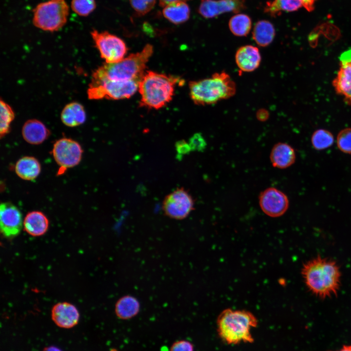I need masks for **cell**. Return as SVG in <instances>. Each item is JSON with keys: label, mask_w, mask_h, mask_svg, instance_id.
<instances>
[{"label": "cell", "mask_w": 351, "mask_h": 351, "mask_svg": "<svg viewBox=\"0 0 351 351\" xmlns=\"http://www.w3.org/2000/svg\"><path fill=\"white\" fill-rule=\"evenodd\" d=\"M160 6L161 7H165L167 5L171 3L176 1H184L186 2L189 0H158Z\"/></svg>", "instance_id": "37"}, {"label": "cell", "mask_w": 351, "mask_h": 351, "mask_svg": "<svg viewBox=\"0 0 351 351\" xmlns=\"http://www.w3.org/2000/svg\"><path fill=\"white\" fill-rule=\"evenodd\" d=\"M269 117V113L265 109H260L256 113L257 118L261 121H264L266 120Z\"/></svg>", "instance_id": "35"}, {"label": "cell", "mask_w": 351, "mask_h": 351, "mask_svg": "<svg viewBox=\"0 0 351 351\" xmlns=\"http://www.w3.org/2000/svg\"><path fill=\"white\" fill-rule=\"evenodd\" d=\"M140 80L115 81L92 77L87 90L90 99H122L131 97L138 89Z\"/></svg>", "instance_id": "7"}, {"label": "cell", "mask_w": 351, "mask_h": 351, "mask_svg": "<svg viewBox=\"0 0 351 351\" xmlns=\"http://www.w3.org/2000/svg\"><path fill=\"white\" fill-rule=\"evenodd\" d=\"M259 202L262 211L273 217L283 215L287 211L289 204L287 195L273 187L268 188L261 193Z\"/></svg>", "instance_id": "11"}, {"label": "cell", "mask_w": 351, "mask_h": 351, "mask_svg": "<svg viewBox=\"0 0 351 351\" xmlns=\"http://www.w3.org/2000/svg\"><path fill=\"white\" fill-rule=\"evenodd\" d=\"M15 170L20 178L31 181L35 179L41 171V166L38 160L33 156H25L16 162Z\"/></svg>", "instance_id": "20"}, {"label": "cell", "mask_w": 351, "mask_h": 351, "mask_svg": "<svg viewBox=\"0 0 351 351\" xmlns=\"http://www.w3.org/2000/svg\"><path fill=\"white\" fill-rule=\"evenodd\" d=\"M334 141L333 134L329 130L318 129L312 135L311 143L314 149L323 150L332 146Z\"/></svg>", "instance_id": "27"}, {"label": "cell", "mask_w": 351, "mask_h": 351, "mask_svg": "<svg viewBox=\"0 0 351 351\" xmlns=\"http://www.w3.org/2000/svg\"><path fill=\"white\" fill-rule=\"evenodd\" d=\"M71 7L77 15L86 17L95 9L96 3L95 0H72Z\"/></svg>", "instance_id": "29"}, {"label": "cell", "mask_w": 351, "mask_h": 351, "mask_svg": "<svg viewBox=\"0 0 351 351\" xmlns=\"http://www.w3.org/2000/svg\"><path fill=\"white\" fill-rule=\"evenodd\" d=\"M82 153L80 145L75 140L63 137L57 140L53 145L52 155L60 167L58 174H62L67 169L78 165Z\"/></svg>", "instance_id": "9"}, {"label": "cell", "mask_w": 351, "mask_h": 351, "mask_svg": "<svg viewBox=\"0 0 351 351\" xmlns=\"http://www.w3.org/2000/svg\"><path fill=\"white\" fill-rule=\"evenodd\" d=\"M335 351H351V345H344L340 350Z\"/></svg>", "instance_id": "39"}, {"label": "cell", "mask_w": 351, "mask_h": 351, "mask_svg": "<svg viewBox=\"0 0 351 351\" xmlns=\"http://www.w3.org/2000/svg\"><path fill=\"white\" fill-rule=\"evenodd\" d=\"M257 320L251 312L245 310H223L217 319V332L220 337L229 344H237L242 342L253 343L251 332L256 327Z\"/></svg>", "instance_id": "5"}, {"label": "cell", "mask_w": 351, "mask_h": 351, "mask_svg": "<svg viewBox=\"0 0 351 351\" xmlns=\"http://www.w3.org/2000/svg\"><path fill=\"white\" fill-rule=\"evenodd\" d=\"M86 117V113L83 106L77 102H72L66 105L60 115L62 123L71 127L83 124Z\"/></svg>", "instance_id": "22"}, {"label": "cell", "mask_w": 351, "mask_h": 351, "mask_svg": "<svg viewBox=\"0 0 351 351\" xmlns=\"http://www.w3.org/2000/svg\"><path fill=\"white\" fill-rule=\"evenodd\" d=\"M301 274L307 288L316 296L325 299L337 295L341 273L335 261L319 255L304 264Z\"/></svg>", "instance_id": "1"}, {"label": "cell", "mask_w": 351, "mask_h": 351, "mask_svg": "<svg viewBox=\"0 0 351 351\" xmlns=\"http://www.w3.org/2000/svg\"><path fill=\"white\" fill-rule=\"evenodd\" d=\"M80 314L77 307L68 302H59L51 310V318L58 327L71 329L78 323Z\"/></svg>", "instance_id": "14"}, {"label": "cell", "mask_w": 351, "mask_h": 351, "mask_svg": "<svg viewBox=\"0 0 351 351\" xmlns=\"http://www.w3.org/2000/svg\"><path fill=\"white\" fill-rule=\"evenodd\" d=\"M229 26L231 32L238 37L245 36L249 33L252 21L250 18L244 14H238L229 20Z\"/></svg>", "instance_id": "26"}, {"label": "cell", "mask_w": 351, "mask_h": 351, "mask_svg": "<svg viewBox=\"0 0 351 351\" xmlns=\"http://www.w3.org/2000/svg\"><path fill=\"white\" fill-rule=\"evenodd\" d=\"M170 351H194V346L188 340H180L172 345Z\"/></svg>", "instance_id": "33"}, {"label": "cell", "mask_w": 351, "mask_h": 351, "mask_svg": "<svg viewBox=\"0 0 351 351\" xmlns=\"http://www.w3.org/2000/svg\"><path fill=\"white\" fill-rule=\"evenodd\" d=\"M22 214L19 209L9 202L0 205V228L6 238L14 237L20 233L23 226Z\"/></svg>", "instance_id": "12"}, {"label": "cell", "mask_w": 351, "mask_h": 351, "mask_svg": "<svg viewBox=\"0 0 351 351\" xmlns=\"http://www.w3.org/2000/svg\"><path fill=\"white\" fill-rule=\"evenodd\" d=\"M140 303L138 299L130 295L121 297L115 304L116 316L122 320H128L136 316L139 312Z\"/></svg>", "instance_id": "21"}, {"label": "cell", "mask_w": 351, "mask_h": 351, "mask_svg": "<svg viewBox=\"0 0 351 351\" xmlns=\"http://www.w3.org/2000/svg\"><path fill=\"white\" fill-rule=\"evenodd\" d=\"M189 145L192 150L201 151L206 146V142L203 137L199 133L194 134L190 139Z\"/></svg>", "instance_id": "32"}, {"label": "cell", "mask_w": 351, "mask_h": 351, "mask_svg": "<svg viewBox=\"0 0 351 351\" xmlns=\"http://www.w3.org/2000/svg\"><path fill=\"white\" fill-rule=\"evenodd\" d=\"M336 144L340 151L346 154H351V128H344L338 133Z\"/></svg>", "instance_id": "30"}, {"label": "cell", "mask_w": 351, "mask_h": 351, "mask_svg": "<svg viewBox=\"0 0 351 351\" xmlns=\"http://www.w3.org/2000/svg\"><path fill=\"white\" fill-rule=\"evenodd\" d=\"M176 148L178 153L181 154H187L192 150L189 144L184 140L178 141L176 144Z\"/></svg>", "instance_id": "34"}, {"label": "cell", "mask_w": 351, "mask_h": 351, "mask_svg": "<svg viewBox=\"0 0 351 351\" xmlns=\"http://www.w3.org/2000/svg\"><path fill=\"white\" fill-rule=\"evenodd\" d=\"M137 15L141 16L150 11L154 7L156 0H130Z\"/></svg>", "instance_id": "31"}, {"label": "cell", "mask_w": 351, "mask_h": 351, "mask_svg": "<svg viewBox=\"0 0 351 351\" xmlns=\"http://www.w3.org/2000/svg\"><path fill=\"white\" fill-rule=\"evenodd\" d=\"M153 51V46L147 44L141 51L118 62L105 63L93 72L92 77L115 81L141 80Z\"/></svg>", "instance_id": "2"}, {"label": "cell", "mask_w": 351, "mask_h": 351, "mask_svg": "<svg viewBox=\"0 0 351 351\" xmlns=\"http://www.w3.org/2000/svg\"><path fill=\"white\" fill-rule=\"evenodd\" d=\"M42 351H62L59 348L55 346H50L46 347L43 349Z\"/></svg>", "instance_id": "38"}, {"label": "cell", "mask_w": 351, "mask_h": 351, "mask_svg": "<svg viewBox=\"0 0 351 351\" xmlns=\"http://www.w3.org/2000/svg\"><path fill=\"white\" fill-rule=\"evenodd\" d=\"M275 34V29L272 23L268 20H262L255 24L252 36L257 45L266 47L273 42Z\"/></svg>", "instance_id": "23"}, {"label": "cell", "mask_w": 351, "mask_h": 351, "mask_svg": "<svg viewBox=\"0 0 351 351\" xmlns=\"http://www.w3.org/2000/svg\"><path fill=\"white\" fill-rule=\"evenodd\" d=\"M165 18L174 24H180L187 21L190 17L189 6L184 1L174 2L167 5L163 10Z\"/></svg>", "instance_id": "24"}, {"label": "cell", "mask_w": 351, "mask_h": 351, "mask_svg": "<svg viewBox=\"0 0 351 351\" xmlns=\"http://www.w3.org/2000/svg\"><path fill=\"white\" fill-rule=\"evenodd\" d=\"M194 201L183 188H177L168 195L162 203V209L167 216L177 220L186 218L193 210Z\"/></svg>", "instance_id": "10"}, {"label": "cell", "mask_w": 351, "mask_h": 351, "mask_svg": "<svg viewBox=\"0 0 351 351\" xmlns=\"http://www.w3.org/2000/svg\"><path fill=\"white\" fill-rule=\"evenodd\" d=\"M49 220L41 212L34 211L28 213L23 222L24 230L32 236L44 234L49 228Z\"/></svg>", "instance_id": "19"}, {"label": "cell", "mask_w": 351, "mask_h": 351, "mask_svg": "<svg viewBox=\"0 0 351 351\" xmlns=\"http://www.w3.org/2000/svg\"><path fill=\"white\" fill-rule=\"evenodd\" d=\"M21 133L23 139L33 145L42 143L50 135V131L45 125L36 119L26 121L23 125Z\"/></svg>", "instance_id": "17"}, {"label": "cell", "mask_w": 351, "mask_h": 351, "mask_svg": "<svg viewBox=\"0 0 351 351\" xmlns=\"http://www.w3.org/2000/svg\"><path fill=\"white\" fill-rule=\"evenodd\" d=\"M189 87L191 99L198 105L215 104L233 97L236 91L235 82L225 71L215 73L208 78L190 81Z\"/></svg>", "instance_id": "3"}, {"label": "cell", "mask_w": 351, "mask_h": 351, "mask_svg": "<svg viewBox=\"0 0 351 351\" xmlns=\"http://www.w3.org/2000/svg\"><path fill=\"white\" fill-rule=\"evenodd\" d=\"M178 81L176 77L147 71L139 83L140 106L154 109L164 107L172 99Z\"/></svg>", "instance_id": "4"}, {"label": "cell", "mask_w": 351, "mask_h": 351, "mask_svg": "<svg viewBox=\"0 0 351 351\" xmlns=\"http://www.w3.org/2000/svg\"><path fill=\"white\" fill-rule=\"evenodd\" d=\"M33 23L46 31L60 29L66 23L69 6L65 0H49L39 3L33 9Z\"/></svg>", "instance_id": "6"}, {"label": "cell", "mask_w": 351, "mask_h": 351, "mask_svg": "<svg viewBox=\"0 0 351 351\" xmlns=\"http://www.w3.org/2000/svg\"><path fill=\"white\" fill-rule=\"evenodd\" d=\"M303 7L302 0H273L267 3L265 12L274 17L281 12H293Z\"/></svg>", "instance_id": "25"}, {"label": "cell", "mask_w": 351, "mask_h": 351, "mask_svg": "<svg viewBox=\"0 0 351 351\" xmlns=\"http://www.w3.org/2000/svg\"><path fill=\"white\" fill-rule=\"evenodd\" d=\"M296 158L294 149L289 144L279 142L273 148L270 159L273 166L279 169H285L292 165Z\"/></svg>", "instance_id": "18"}, {"label": "cell", "mask_w": 351, "mask_h": 351, "mask_svg": "<svg viewBox=\"0 0 351 351\" xmlns=\"http://www.w3.org/2000/svg\"><path fill=\"white\" fill-rule=\"evenodd\" d=\"M317 0H302L303 7L309 12L312 11L314 9V4Z\"/></svg>", "instance_id": "36"}, {"label": "cell", "mask_w": 351, "mask_h": 351, "mask_svg": "<svg viewBox=\"0 0 351 351\" xmlns=\"http://www.w3.org/2000/svg\"><path fill=\"white\" fill-rule=\"evenodd\" d=\"M332 85L335 93L343 98L348 105H351V60H342Z\"/></svg>", "instance_id": "15"}, {"label": "cell", "mask_w": 351, "mask_h": 351, "mask_svg": "<svg viewBox=\"0 0 351 351\" xmlns=\"http://www.w3.org/2000/svg\"><path fill=\"white\" fill-rule=\"evenodd\" d=\"M90 33L105 63H115L124 58L128 49L122 39L107 31L99 32L93 29Z\"/></svg>", "instance_id": "8"}, {"label": "cell", "mask_w": 351, "mask_h": 351, "mask_svg": "<svg viewBox=\"0 0 351 351\" xmlns=\"http://www.w3.org/2000/svg\"><path fill=\"white\" fill-rule=\"evenodd\" d=\"M235 61L241 71L251 72L259 66L261 56L257 47L252 45H246L240 47L236 51Z\"/></svg>", "instance_id": "16"}, {"label": "cell", "mask_w": 351, "mask_h": 351, "mask_svg": "<svg viewBox=\"0 0 351 351\" xmlns=\"http://www.w3.org/2000/svg\"><path fill=\"white\" fill-rule=\"evenodd\" d=\"M0 103V137L5 136L9 131L10 125L15 117L12 108L2 99Z\"/></svg>", "instance_id": "28"}, {"label": "cell", "mask_w": 351, "mask_h": 351, "mask_svg": "<svg viewBox=\"0 0 351 351\" xmlns=\"http://www.w3.org/2000/svg\"><path fill=\"white\" fill-rule=\"evenodd\" d=\"M245 8L244 0H201L198 12L205 18H212L226 12L238 13Z\"/></svg>", "instance_id": "13"}]
</instances>
